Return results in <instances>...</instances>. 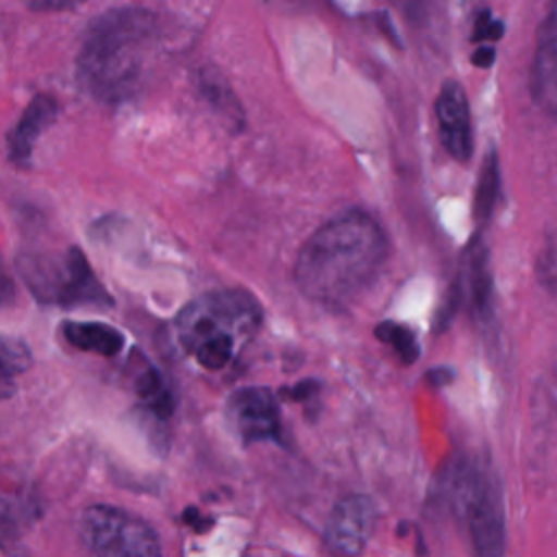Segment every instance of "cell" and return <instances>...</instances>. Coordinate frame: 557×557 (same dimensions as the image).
Returning <instances> with one entry per match:
<instances>
[{
    "label": "cell",
    "instance_id": "6da1fadb",
    "mask_svg": "<svg viewBox=\"0 0 557 557\" xmlns=\"http://www.w3.org/2000/svg\"><path fill=\"white\" fill-rule=\"evenodd\" d=\"M387 252V237L376 220L361 209H346L302 244L294 281L309 300L344 309L379 278Z\"/></svg>",
    "mask_w": 557,
    "mask_h": 557
},
{
    "label": "cell",
    "instance_id": "7a4b0ae2",
    "mask_svg": "<svg viewBox=\"0 0 557 557\" xmlns=\"http://www.w3.org/2000/svg\"><path fill=\"white\" fill-rule=\"evenodd\" d=\"M154 41L157 15L144 7H117L98 15L76 57L81 87L107 104L135 96Z\"/></svg>",
    "mask_w": 557,
    "mask_h": 557
},
{
    "label": "cell",
    "instance_id": "3957f363",
    "mask_svg": "<svg viewBox=\"0 0 557 557\" xmlns=\"http://www.w3.org/2000/svg\"><path fill=\"white\" fill-rule=\"evenodd\" d=\"M261 307L244 289H218L187 302L174 320L181 350L205 370L226 368L252 339Z\"/></svg>",
    "mask_w": 557,
    "mask_h": 557
},
{
    "label": "cell",
    "instance_id": "277c9868",
    "mask_svg": "<svg viewBox=\"0 0 557 557\" xmlns=\"http://www.w3.org/2000/svg\"><path fill=\"white\" fill-rule=\"evenodd\" d=\"M450 503L470 533L476 557L505 555V509L494 470L479 459H461L450 474Z\"/></svg>",
    "mask_w": 557,
    "mask_h": 557
},
{
    "label": "cell",
    "instance_id": "5b68a950",
    "mask_svg": "<svg viewBox=\"0 0 557 557\" xmlns=\"http://www.w3.org/2000/svg\"><path fill=\"white\" fill-rule=\"evenodd\" d=\"M15 265L39 302L61 307H109L113 302L76 246H70L63 255H20Z\"/></svg>",
    "mask_w": 557,
    "mask_h": 557
},
{
    "label": "cell",
    "instance_id": "8992f818",
    "mask_svg": "<svg viewBox=\"0 0 557 557\" xmlns=\"http://www.w3.org/2000/svg\"><path fill=\"white\" fill-rule=\"evenodd\" d=\"M78 533L94 557H161L157 531L144 518L113 505L87 507Z\"/></svg>",
    "mask_w": 557,
    "mask_h": 557
},
{
    "label": "cell",
    "instance_id": "52a82bcc",
    "mask_svg": "<svg viewBox=\"0 0 557 557\" xmlns=\"http://www.w3.org/2000/svg\"><path fill=\"white\" fill-rule=\"evenodd\" d=\"M376 522V507L363 494H350L335 503L326 529L324 544L335 557H357L366 550Z\"/></svg>",
    "mask_w": 557,
    "mask_h": 557
},
{
    "label": "cell",
    "instance_id": "ba28073f",
    "mask_svg": "<svg viewBox=\"0 0 557 557\" xmlns=\"http://www.w3.org/2000/svg\"><path fill=\"white\" fill-rule=\"evenodd\" d=\"M228 418L244 444L281 442V413L276 398L265 387H244L228 398Z\"/></svg>",
    "mask_w": 557,
    "mask_h": 557
},
{
    "label": "cell",
    "instance_id": "9c48e42d",
    "mask_svg": "<svg viewBox=\"0 0 557 557\" xmlns=\"http://www.w3.org/2000/svg\"><path fill=\"white\" fill-rule=\"evenodd\" d=\"M437 133L444 150L459 163L472 157V124L468 98L457 81H446L435 98Z\"/></svg>",
    "mask_w": 557,
    "mask_h": 557
},
{
    "label": "cell",
    "instance_id": "30bf717a",
    "mask_svg": "<svg viewBox=\"0 0 557 557\" xmlns=\"http://www.w3.org/2000/svg\"><path fill=\"white\" fill-rule=\"evenodd\" d=\"M59 104L50 94H37L7 135V152L15 165H28L39 135L57 120Z\"/></svg>",
    "mask_w": 557,
    "mask_h": 557
},
{
    "label": "cell",
    "instance_id": "8fae6325",
    "mask_svg": "<svg viewBox=\"0 0 557 557\" xmlns=\"http://www.w3.org/2000/svg\"><path fill=\"white\" fill-rule=\"evenodd\" d=\"M557 17L555 7L548 9L540 30H537V50L531 72V94L540 107L548 113L555 111V70H557Z\"/></svg>",
    "mask_w": 557,
    "mask_h": 557
},
{
    "label": "cell",
    "instance_id": "7c38bea8",
    "mask_svg": "<svg viewBox=\"0 0 557 557\" xmlns=\"http://www.w3.org/2000/svg\"><path fill=\"white\" fill-rule=\"evenodd\" d=\"M461 281H463V289L459 285H455L459 292V298L470 294L468 298H470L476 315L490 318V313H492V278H490V270H487V250L479 239H474L472 246L468 248Z\"/></svg>",
    "mask_w": 557,
    "mask_h": 557
},
{
    "label": "cell",
    "instance_id": "4fadbf2b",
    "mask_svg": "<svg viewBox=\"0 0 557 557\" xmlns=\"http://www.w3.org/2000/svg\"><path fill=\"white\" fill-rule=\"evenodd\" d=\"M61 329L72 346L102 357H113L124 346V335L102 322H63Z\"/></svg>",
    "mask_w": 557,
    "mask_h": 557
},
{
    "label": "cell",
    "instance_id": "5bb4252c",
    "mask_svg": "<svg viewBox=\"0 0 557 557\" xmlns=\"http://www.w3.org/2000/svg\"><path fill=\"white\" fill-rule=\"evenodd\" d=\"M33 355L26 342L0 333V400L15 396L17 379L30 368Z\"/></svg>",
    "mask_w": 557,
    "mask_h": 557
},
{
    "label": "cell",
    "instance_id": "9a60e30c",
    "mask_svg": "<svg viewBox=\"0 0 557 557\" xmlns=\"http://www.w3.org/2000/svg\"><path fill=\"white\" fill-rule=\"evenodd\" d=\"M133 383H135V392H137L139 400L144 403V407L148 411H152L157 418H163V420L172 416V409H174L172 392L154 366L144 363L137 370Z\"/></svg>",
    "mask_w": 557,
    "mask_h": 557
},
{
    "label": "cell",
    "instance_id": "2e32d148",
    "mask_svg": "<svg viewBox=\"0 0 557 557\" xmlns=\"http://www.w3.org/2000/svg\"><path fill=\"white\" fill-rule=\"evenodd\" d=\"M498 189H500L498 159H496L494 152H490V157L483 161L476 194H474V218H476L479 224L490 220V215L494 211V205H496V198H498Z\"/></svg>",
    "mask_w": 557,
    "mask_h": 557
},
{
    "label": "cell",
    "instance_id": "e0dca14e",
    "mask_svg": "<svg viewBox=\"0 0 557 557\" xmlns=\"http://www.w3.org/2000/svg\"><path fill=\"white\" fill-rule=\"evenodd\" d=\"M374 335H376L381 342L389 344V346L396 350L398 359H400L405 366H411V363L420 357L418 339H416V335H413L405 324L389 322V320H387V322H381V324H376Z\"/></svg>",
    "mask_w": 557,
    "mask_h": 557
},
{
    "label": "cell",
    "instance_id": "ac0fdd59",
    "mask_svg": "<svg viewBox=\"0 0 557 557\" xmlns=\"http://www.w3.org/2000/svg\"><path fill=\"white\" fill-rule=\"evenodd\" d=\"M503 22L492 17L490 11H481L476 15V22H474V39H490V41H496L500 39L503 35Z\"/></svg>",
    "mask_w": 557,
    "mask_h": 557
},
{
    "label": "cell",
    "instance_id": "d6986e66",
    "mask_svg": "<svg viewBox=\"0 0 557 557\" xmlns=\"http://www.w3.org/2000/svg\"><path fill=\"white\" fill-rule=\"evenodd\" d=\"M13 298H15V283H13L11 274L7 272L4 261H2V257H0V309L7 307V305H11Z\"/></svg>",
    "mask_w": 557,
    "mask_h": 557
},
{
    "label": "cell",
    "instance_id": "ffe728a7",
    "mask_svg": "<svg viewBox=\"0 0 557 557\" xmlns=\"http://www.w3.org/2000/svg\"><path fill=\"white\" fill-rule=\"evenodd\" d=\"M496 59V50L492 46H479L474 52H472V63L476 67H490Z\"/></svg>",
    "mask_w": 557,
    "mask_h": 557
},
{
    "label": "cell",
    "instance_id": "44dd1931",
    "mask_svg": "<svg viewBox=\"0 0 557 557\" xmlns=\"http://www.w3.org/2000/svg\"><path fill=\"white\" fill-rule=\"evenodd\" d=\"M72 2H30L28 9L33 11H63V9H72Z\"/></svg>",
    "mask_w": 557,
    "mask_h": 557
}]
</instances>
